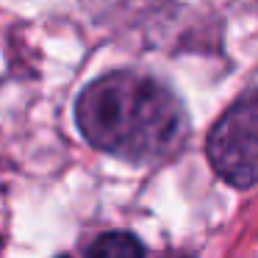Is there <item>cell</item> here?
I'll list each match as a JSON object with an SVG mask.
<instances>
[{
    "mask_svg": "<svg viewBox=\"0 0 258 258\" xmlns=\"http://www.w3.org/2000/svg\"><path fill=\"white\" fill-rule=\"evenodd\" d=\"M75 119L95 147L136 164L175 156L189 134L178 97L161 81L136 73H111L89 84Z\"/></svg>",
    "mask_w": 258,
    "mask_h": 258,
    "instance_id": "1",
    "label": "cell"
},
{
    "mask_svg": "<svg viewBox=\"0 0 258 258\" xmlns=\"http://www.w3.org/2000/svg\"><path fill=\"white\" fill-rule=\"evenodd\" d=\"M211 167L230 186L258 183V92L236 100L208 134Z\"/></svg>",
    "mask_w": 258,
    "mask_h": 258,
    "instance_id": "2",
    "label": "cell"
},
{
    "mask_svg": "<svg viewBox=\"0 0 258 258\" xmlns=\"http://www.w3.org/2000/svg\"><path fill=\"white\" fill-rule=\"evenodd\" d=\"M86 258H145V247L134 233L114 230V233H103L100 239L92 241Z\"/></svg>",
    "mask_w": 258,
    "mask_h": 258,
    "instance_id": "3",
    "label": "cell"
},
{
    "mask_svg": "<svg viewBox=\"0 0 258 258\" xmlns=\"http://www.w3.org/2000/svg\"><path fill=\"white\" fill-rule=\"evenodd\" d=\"M61 258H67V255H61Z\"/></svg>",
    "mask_w": 258,
    "mask_h": 258,
    "instance_id": "4",
    "label": "cell"
}]
</instances>
